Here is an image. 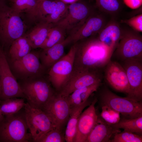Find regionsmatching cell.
<instances>
[{
  "label": "cell",
  "mask_w": 142,
  "mask_h": 142,
  "mask_svg": "<svg viewBox=\"0 0 142 142\" xmlns=\"http://www.w3.org/2000/svg\"><path fill=\"white\" fill-rule=\"evenodd\" d=\"M97 35L75 43L73 69L100 71L111 60L114 51L100 41Z\"/></svg>",
  "instance_id": "cell-1"
},
{
  "label": "cell",
  "mask_w": 142,
  "mask_h": 142,
  "mask_svg": "<svg viewBox=\"0 0 142 142\" xmlns=\"http://www.w3.org/2000/svg\"><path fill=\"white\" fill-rule=\"evenodd\" d=\"M21 16L7 4L0 5V44L5 52L24 35L26 26Z\"/></svg>",
  "instance_id": "cell-2"
},
{
  "label": "cell",
  "mask_w": 142,
  "mask_h": 142,
  "mask_svg": "<svg viewBox=\"0 0 142 142\" xmlns=\"http://www.w3.org/2000/svg\"><path fill=\"white\" fill-rule=\"evenodd\" d=\"M4 116L0 121V142H28L32 141L24 110Z\"/></svg>",
  "instance_id": "cell-3"
},
{
  "label": "cell",
  "mask_w": 142,
  "mask_h": 142,
  "mask_svg": "<svg viewBox=\"0 0 142 142\" xmlns=\"http://www.w3.org/2000/svg\"><path fill=\"white\" fill-rule=\"evenodd\" d=\"M20 85L27 102L42 110L57 93L49 80L42 78H35Z\"/></svg>",
  "instance_id": "cell-4"
},
{
  "label": "cell",
  "mask_w": 142,
  "mask_h": 142,
  "mask_svg": "<svg viewBox=\"0 0 142 142\" xmlns=\"http://www.w3.org/2000/svg\"><path fill=\"white\" fill-rule=\"evenodd\" d=\"M99 98L102 105L109 106L126 118L132 119L142 116L141 102L128 97L118 96L107 88L100 92Z\"/></svg>",
  "instance_id": "cell-5"
},
{
  "label": "cell",
  "mask_w": 142,
  "mask_h": 142,
  "mask_svg": "<svg viewBox=\"0 0 142 142\" xmlns=\"http://www.w3.org/2000/svg\"><path fill=\"white\" fill-rule=\"evenodd\" d=\"M25 117L32 141H37L44 134L56 128L51 119L42 110L27 102L24 107Z\"/></svg>",
  "instance_id": "cell-6"
},
{
  "label": "cell",
  "mask_w": 142,
  "mask_h": 142,
  "mask_svg": "<svg viewBox=\"0 0 142 142\" xmlns=\"http://www.w3.org/2000/svg\"><path fill=\"white\" fill-rule=\"evenodd\" d=\"M7 58L0 44V101L13 98H25L20 84L11 71Z\"/></svg>",
  "instance_id": "cell-7"
},
{
  "label": "cell",
  "mask_w": 142,
  "mask_h": 142,
  "mask_svg": "<svg viewBox=\"0 0 142 142\" xmlns=\"http://www.w3.org/2000/svg\"><path fill=\"white\" fill-rule=\"evenodd\" d=\"M76 50V44L74 43L68 53L49 68L48 80L57 93L61 90L72 73Z\"/></svg>",
  "instance_id": "cell-8"
},
{
  "label": "cell",
  "mask_w": 142,
  "mask_h": 142,
  "mask_svg": "<svg viewBox=\"0 0 142 142\" xmlns=\"http://www.w3.org/2000/svg\"><path fill=\"white\" fill-rule=\"evenodd\" d=\"M137 32L122 31L115 54L122 61L133 59L142 60V37Z\"/></svg>",
  "instance_id": "cell-9"
},
{
  "label": "cell",
  "mask_w": 142,
  "mask_h": 142,
  "mask_svg": "<svg viewBox=\"0 0 142 142\" xmlns=\"http://www.w3.org/2000/svg\"><path fill=\"white\" fill-rule=\"evenodd\" d=\"M42 110L48 115L56 128L65 129L70 111L67 97L57 92Z\"/></svg>",
  "instance_id": "cell-10"
},
{
  "label": "cell",
  "mask_w": 142,
  "mask_h": 142,
  "mask_svg": "<svg viewBox=\"0 0 142 142\" xmlns=\"http://www.w3.org/2000/svg\"><path fill=\"white\" fill-rule=\"evenodd\" d=\"M102 78L100 71L73 69L68 80L58 93L67 97L76 90L101 83Z\"/></svg>",
  "instance_id": "cell-11"
},
{
  "label": "cell",
  "mask_w": 142,
  "mask_h": 142,
  "mask_svg": "<svg viewBox=\"0 0 142 142\" xmlns=\"http://www.w3.org/2000/svg\"><path fill=\"white\" fill-rule=\"evenodd\" d=\"M79 1L68 5L67 14L54 25L61 27L66 32H69L70 34L81 26L92 13L89 6Z\"/></svg>",
  "instance_id": "cell-12"
},
{
  "label": "cell",
  "mask_w": 142,
  "mask_h": 142,
  "mask_svg": "<svg viewBox=\"0 0 142 142\" xmlns=\"http://www.w3.org/2000/svg\"><path fill=\"white\" fill-rule=\"evenodd\" d=\"M122 62L121 65L125 70L130 87L127 97L141 102L142 60L129 59Z\"/></svg>",
  "instance_id": "cell-13"
},
{
  "label": "cell",
  "mask_w": 142,
  "mask_h": 142,
  "mask_svg": "<svg viewBox=\"0 0 142 142\" xmlns=\"http://www.w3.org/2000/svg\"><path fill=\"white\" fill-rule=\"evenodd\" d=\"M104 77L109 84L116 90L127 95L129 85L125 70L118 62L110 60L104 67Z\"/></svg>",
  "instance_id": "cell-14"
},
{
  "label": "cell",
  "mask_w": 142,
  "mask_h": 142,
  "mask_svg": "<svg viewBox=\"0 0 142 142\" xmlns=\"http://www.w3.org/2000/svg\"><path fill=\"white\" fill-rule=\"evenodd\" d=\"M95 98L89 107L80 115L77 123L73 142H85L96 124L98 118L95 108Z\"/></svg>",
  "instance_id": "cell-15"
},
{
  "label": "cell",
  "mask_w": 142,
  "mask_h": 142,
  "mask_svg": "<svg viewBox=\"0 0 142 142\" xmlns=\"http://www.w3.org/2000/svg\"><path fill=\"white\" fill-rule=\"evenodd\" d=\"M39 53L30 52L20 59L13 61L14 69L23 76L39 77L45 69L40 62Z\"/></svg>",
  "instance_id": "cell-16"
},
{
  "label": "cell",
  "mask_w": 142,
  "mask_h": 142,
  "mask_svg": "<svg viewBox=\"0 0 142 142\" xmlns=\"http://www.w3.org/2000/svg\"><path fill=\"white\" fill-rule=\"evenodd\" d=\"M105 26V20L102 17L92 14L81 26L69 35L71 43H74L97 34Z\"/></svg>",
  "instance_id": "cell-17"
},
{
  "label": "cell",
  "mask_w": 142,
  "mask_h": 142,
  "mask_svg": "<svg viewBox=\"0 0 142 142\" xmlns=\"http://www.w3.org/2000/svg\"><path fill=\"white\" fill-rule=\"evenodd\" d=\"M58 0H38L34 7L25 13L28 23L35 24L45 21L46 18L55 10Z\"/></svg>",
  "instance_id": "cell-18"
},
{
  "label": "cell",
  "mask_w": 142,
  "mask_h": 142,
  "mask_svg": "<svg viewBox=\"0 0 142 142\" xmlns=\"http://www.w3.org/2000/svg\"><path fill=\"white\" fill-rule=\"evenodd\" d=\"M71 43L70 37L69 36L63 41L50 47L43 49L39 53L41 62L46 68L49 69L64 54L65 47Z\"/></svg>",
  "instance_id": "cell-19"
},
{
  "label": "cell",
  "mask_w": 142,
  "mask_h": 142,
  "mask_svg": "<svg viewBox=\"0 0 142 142\" xmlns=\"http://www.w3.org/2000/svg\"><path fill=\"white\" fill-rule=\"evenodd\" d=\"M120 129L115 128L112 124L98 116L97 122L88 136L85 142H110L113 135L119 133Z\"/></svg>",
  "instance_id": "cell-20"
},
{
  "label": "cell",
  "mask_w": 142,
  "mask_h": 142,
  "mask_svg": "<svg viewBox=\"0 0 142 142\" xmlns=\"http://www.w3.org/2000/svg\"><path fill=\"white\" fill-rule=\"evenodd\" d=\"M33 27L24 35L28 39L32 48H40L44 42L54 24L45 21L34 24Z\"/></svg>",
  "instance_id": "cell-21"
},
{
  "label": "cell",
  "mask_w": 142,
  "mask_h": 142,
  "mask_svg": "<svg viewBox=\"0 0 142 142\" xmlns=\"http://www.w3.org/2000/svg\"><path fill=\"white\" fill-rule=\"evenodd\" d=\"M122 31L116 22L112 21L97 34L99 39L114 52L120 38Z\"/></svg>",
  "instance_id": "cell-22"
},
{
  "label": "cell",
  "mask_w": 142,
  "mask_h": 142,
  "mask_svg": "<svg viewBox=\"0 0 142 142\" xmlns=\"http://www.w3.org/2000/svg\"><path fill=\"white\" fill-rule=\"evenodd\" d=\"M92 102L88 99L82 104L70 109L69 118L65 129L66 142H73L79 117L84 109L90 105Z\"/></svg>",
  "instance_id": "cell-23"
},
{
  "label": "cell",
  "mask_w": 142,
  "mask_h": 142,
  "mask_svg": "<svg viewBox=\"0 0 142 142\" xmlns=\"http://www.w3.org/2000/svg\"><path fill=\"white\" fill-rule=\"evenodd\" d=\"M101 84V83L96 84L74 91L67 97L70 108L86 102L93 92L97 90Z\"/></svg>",
  "instance_id": "cell-24"
},
{
  "label": "cell",
  "mask_w": 142,
  "mask_h": 142,
  "mask_svg": "<svg viewBox=\"0 0 142 142\" xmlns=\"http://www.w3.org/2000/svg\"><path fill=\"white\" fill-rule=\"evenodd\" d=\"M32 48L28 39L24 35L12 42L8 51L13 62L20 59L29 53Z\"/></svg>",
  "instance_id": "cell-25"
},
{
  "label": "cell",
  "mask_w": 142,
  "mask_h": 142,
  "mask_svg": "<svg viewBox=\"0 0 142 142\" xmlns=\"http://www.w3.org/2000/svg\"><path fill=\"white\" fill-rule=\"evenodd\" d=\"M25 104L23 98H9L0 101V111L4 116L13 114L23 108Z\"/></svg>",
  "instance_id": "cell-26"
},
{
  "label": "cell",
  "mask_w": 142,
  "mask_h": 142,
  "mask_svg": "<svg viewBox=\"0 0 142 142\" xmlns=\"http://www.w3.org/2000/svg\"><path fill=\"white\" fill-rule=\"evenodd\" d=\"M112 124L116 129H122L124 131L136 133L140 135L142 134V116L132 119L123 117L120 118L118 123Z\"/></svg>",
  "instance_id": "cell-27"
},
{
  "label": "cell",
  "mask_w": 142,
  "mask_h": 142,
  "mask_svg": "<svg viewBox=\"0 0 142 142\" xmlns=\"http://www.w3.org/2000/svg\"><path fill=\"white\" fill-rule=\"evenodd\" d=\"M66 32L61 27L54 25L50 29L44 42L40 48L42 49L48 48L63 41L65 38Z\"/></svg>",
  "instance_id": "cell-28"
},
{
  "label": "cell",
  "mask_w": 142,
  "mask_h": 142,
  "mask_svg": "<svg viewBox=\"0 0 142 142\" xmlns=\"http://www.w3.org/2000/svg\"><path fill=\"white\" fill-rule=\"evenodd\" d=\"M65 129L55 128L46 133L36 142H64Z\"/></svg>",
  "instance_id": "cell-29"
},
{
  "label": "cell",
  "mask_w": 142,
  "mask_h": 142,
  "mask_svg": "<svg viewBox=\"0 0 142 142\" xmlns=\"http://www.w3.org/2000/svg\"><path fill=\"white\" fill-rule=\"evenodd\" d=\"M68 4L59 0H58L57 6L55 10L46 18L45 21L54 24L57 23L66 16L68 12Z\"/></svg>",
  "instance_id": "cell-30"
},
{
  "label": "cell",
  "mask_w": 142,
  "mask_h": 142,
  "mask_svg": "<svg viewBox=\"0 0 142 142\" xmlns=\"http://www.w3.org/2000/svg\"><path fill=\"white\" fill-rule=\"evenodd\" d=\"M97 6L101 11L109 13H114L120 9L119 0H95Z\"/></svg>",
  "instance_id": "cell-31"
},
{
  "label": "cell",
  "mask_w": 142,
  "mask_h": 142,
  "mask_svg": "<svg viewBox=\"0 0 142 142\" xmlns=\"http://www.w3.org/2000/svg\"><path fill=\"white\" fill-rule=\"evenodd\" d=\"M38 0H17L11 7L14 11L21 15L22 13L28 12L35 6Z\"/></svg>",
  "instance_id": "cell-32"
},
{
  "label": "cell",
  "mask_w": 142,
  "mask_h": 142,
  "mask_svg": "<svg viewBox=\"0 0 142 142\" xmlns=\"http://www.w3.org/2000/svg\"><path fill=\"white\" fill-rule=\"evenodd\" d=\"M102 105V118L110 124H114L118 123L120 119V113L107 105Z\"/></svg>",
  "instance_id": "cell-33"
},
{
  "label": "cell",
  "mask_w": 142,
  "mask_h": 142,
  "mask_svg": "<svg viewBox=\"0 0 142 142\" xmlns=\"http://www.w3.org/2000/svg\"><path fill=\"white\" fill-rule=\"evenodd\" d=\"M113 139L110 140L111 142H142L141 135L128 131H123L116 133Z\"/></svg>",
  "instance_id": "cell-34"
},
{
  "label": "cell",
  "mask_w": 142,
  "mask_h": 142,
  "mask_svg": "<svg viewBox=\"0 0 142 142\" xmlns=\"http://www.w3.org/2000/svg\"><path fill=\"white\" fill-rule=\"evenodd\" d=\"M121 23L126 24L134 31L139 32H142V14L135 16L128 19L122 20Z\"/></svg>",
  "instance_id": "cell-35"
},
{
  "label": "cell",
  "mask_w": 142,
  "mask_h": 142,
  "mask_svg": "<svg viewBox=\"0 0 142 142\" xmlns=\"http://www.w3.org/2000/svg\"><path fill=\"white\" fill-rule=\"evenodd\" d=\"M124 3L132 9H137L142 6V0H123Z\"/></svg>",
  "instance_id": "cell-36"
},
{
  "label": "cell",
  "mask_w": 142,
  "mask_h": 142,
  "mask_svg": "<svg viewBox=\"0 0 142 142\" xmlns=\"http://www.w3.org/2000/svg\"><path fill=\"white\" fill-rule=\"evenodd\" d=\"M63 3L67 4H71L80 0H59Z\"/></svg>",
  "instance_id": "cell-37"
},
{
  "label": "cell",
  "mask_w": 142,
  "mask_h": 142,
  "mask_svg": "<svg viewBox=\"0 0 142 142\" xmlns=\"http://www.w3.org/2000/svg\"><path fill=\"white\" fill-rule=\"evenodd\" d=\"M8 0H0V5H3L7 4Z\"/></svg>",
  "instance_id": "cell-38"
},
{
  "label": "cell",
  "mask_w": 142,
  "mask_h": 142,
  "mask_svg": "<svg viewBox=\"0 0 142 142\" xmlns=\"http://www.w3.org/2000/svg\"><path fill=\"white\" fill-rule=\"evenodd\" d=\"M4 116L1 113L0 111V121H1L4 118Z\"/></svg>",
  "instance_id": "cell-39"
},
{
  "label": "cell",
  "mask_w": 142,
  "mask_h": 142,
  "mask_svg": "<svg viewBox=\"0 0 142 142\" xmlns=\"http://www.w3.org/2000/svg\"><path fill=\"white\" fill-rule=\"evenodd\" d=\"M16 0H8V1L11 2H12V3L14 2L15 1H16Z\"/></svg>",
  "instance_id": "cell-40"
}]
</instances>
